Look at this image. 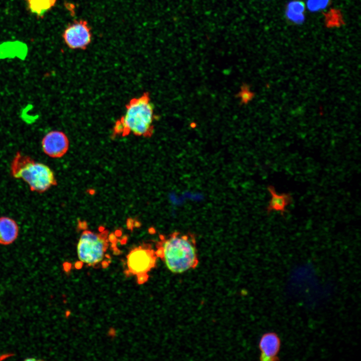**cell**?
Here are the masks:
<instances>
[{
    "label": "cell",
    "mask_w": 361,
    "mask_h": 361,
    "mask_svg": "<svg viewBox=\"0 0 361 361\" xmlns=\"http://www.w3.org/2000/svg\"><path fill=\"white\" fill-rule=\"evenodd\" d=\"M155 252L173 273H182L196 268L199 263L196 238L192 233L175 231L168 235L160 234Z\"/></svg>",
    "instance_id": "6da1fadb"
},
{
    "label": "cell",
    "mask_w": 361,
    "mask_h": 361,
    "mask_svg": "<svg viewBox=\"0 0 361 361\" xmlns=\"http://www.w3.org/2000/svg\"><path fill=\"white\" fill-rule=\"evenodd\" d=\"M116 241V237L104 228L98 233L87 230L83 231L77 246L81 264L93 268L108 267L111 261L109 249H112L116 254L120 252Z\"/></svg>",
    "instance_id": "7a4b0ae2"
},
{
    "label": "cell",
    "mask_w": 361,
    "mask_h": 361,
    "mask_svg": "<svg viewBox=\"0 0 361 361\" xmlns=\"http://www.w3.org/2000/svg\"><path fill=\"white\" fill-rule=\"evenodd\" d=\"M155 116L153 105L147 93L132 99L126 105L124 115L114 127V133L125 136L130 133L150 136L153 131Z\"/></svg>",
    "instance_id": "3957f363"
},
{
    "label": "cell",
    "mask_w": 361,
    "mask_h": 361,
    "mask_svg": "<svg viewBox=\"0 0 361 361\" xmlns=\"http://www.w3.org/2000/svg\"><path fill=\"white\" fill-rule=\"evenodd\" d=\"M12 175L26 182L33 192L43 193L57 185L52 170L21 152L16 153L11 165Z\"/></svg>",
    "instance_id": "277c9868"
},
{
    "label": "cell",
    "mask_w": 361,
    "mask_h": 361,
    "mask_svg": "<svg viewBox=\"0 0 361 361\" xmlns=\"http://www.w3.org/2000/svg\"><path fill=\"white\" fill-rule=\"evenodd\" d=\"M157 258L151 244L144 243L137 246L126 256L124 274L127 277H135L138 284H143L148 280L149 273L156 267Z\"/></svg>",
    "instance_id": "5b68a950"
},
{
    "label": "cell",
    "mask_w": 361,
    "mask_h": 361,
    "mask_svg": "<svg viewBox=\"0 0 361 361\" xmlns=\"http://www.w3.org/2000/svg\"><path fill=\"white\" fill-rule=\"evenodd\" d=\"M63 38L65 44L72 49H85L91 41L92 34L87 23L75 21L65 30Z\"/></svg>",
    "instance_id": "8992f818"
},
{
    "label": "cell",
    "mask_w": 361,
    "mask_h": 361,
    "mask_svg": "<svg viewBox=\"0 0 361 361\" xmlns=\"http://www.w3.org/2000/svg\"><path fill=\"white\" fill-rule=\"evenodd\" d=\"M42 149L47 155L59 158L65 155L69 148V140L65 133L52 131L47 133L42 141Z\"/></svg>",
    "instance_id": "52a82bcc"
},
{
    "label": "cell",
    "mask_w": 361,
    "mask_h": 361,
    "mask_svg": "<svg viewBox=\"0 0 361 361\" xmlns=\"http://www.w3.org/2000/svg\"><path fill=\"white\" fill-rule=\"evenodd\" d=\"M258 347L260 360H277L279 359L278 355L281 347L280 337L274 331L265 332L260 337Z\"/></svg>",
    "instance_id": "ba28073f"
},
{
    "label": "cell",
    "mask_w": 361,
    "mask_h": 361,
    "mask_svg": "<svg viewBox=\"0 0 361 361\" xmlns=\"http://www.w3.org/2000/svg\"><path fill=\"white\" fill-rule=\"evenodd\" d=\"M268 192L271 195L268 205L266 207V211L268 215L272 212L276 211L284 217L285 213L288 212L287 207L292 203L293 198L290 193H282L278 194L272 185H268L267 187Z\"/></svg>",
    "instance_id": "9c48e42d"
},
{
    "label": "cell",
    "mask_w": 361,
    "mask_h": 361,
    "mask_svg": "<svg viewBox=\"0 0 361 361\" xmlns=\"http://www.w3.org/2000/svg\"><path fill=\"white\" fill-rule=\"evenodd\" d=\"M19 234V227L15 221L9 217H0V244L13 243Z\"/></svg>",
    "instance_id": "30bf717a"
},
{
    "label": "cell",
    "mask_w": 361,
    "mask_h": 361,
    "mask_svg": "<svg viewBox=\"0 0 361 361\" xmlns=\"http://www.w3.org/2000/svg\"><path fill=\"white\" fill-rule=\"evenodd\" d=\"M57 0H28L31 11L41 15L51 9Z\"/></svg>",
    "instance_id": "8fae6325"
},
{
    "label": "cell",
    "mask_w": 361,
    "mask_h": 361,
    "mask_svg": "<svg viewBox=\"0 0 361 361\" xmlns=\"http://www.w3.org/2000/svg\"><path fill=\"white\" fill-rule=\"evenodd\" d=\"M239 97L242 103L246 104L253 99L254 95L252 92L250 90L248 87L244 85L241 88L239 92Z\"/></svg>",
    "instance_id": "7c38bea8"
}]
</instances>
